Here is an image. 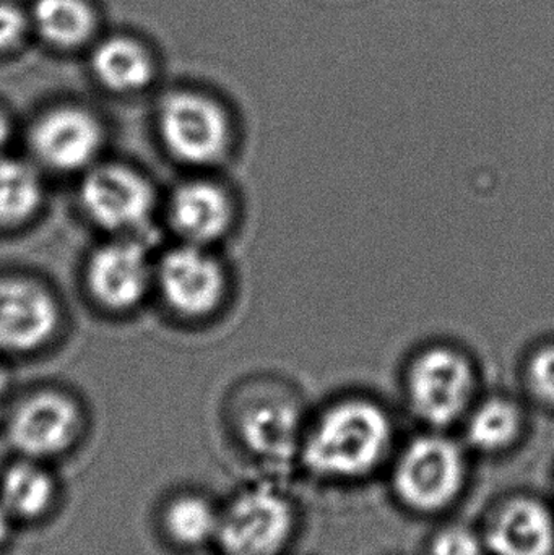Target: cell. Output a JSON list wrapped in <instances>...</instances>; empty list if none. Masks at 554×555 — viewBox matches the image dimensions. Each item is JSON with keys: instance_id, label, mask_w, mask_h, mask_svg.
<instances>
[{"instance_id": "cell-1", "label": "cell", "mask_w": 554, "mask_h": 555, "mask_svg": "<svg viewBox=\"0 0 554 555\" xmlns=\"http://www.w3.org/2000/svg\"><path fill=\"white\" fill-rule=\"evenodd\" d=\"M396 450V420L386 403L345 393L308 417L298 463L322 481L350 485L389 466Z\"/></svg>"}, {"instance_id": "cell-2", "label": "cell", "mask_w": 554, "mask_h": 555, "mask_svg": "<svg viewBox=\"0 0 554 555\" xmlns=\"http://www.w3.org/2000/svg\"><path fill=\"white\" fill-rule=\"evenodd\" d=\"M402 395L412 416L426 429L461 426L480 397V369L474 356L451 341L416 348L402 369Z\"/></svg>"}, {"instance_id": "cell-3", "label": "cell", "mask_w": 554, "mask_h": 555, "mask_svg": "<svg viewBox=\"0 0 554 555\" xmlns=\"http://www.w3.org/2000/svg\"><path fill=\"white\" fill-rule=\"evenodd\" d=\"M471 452L448 430L426 429L396 450L390 462V488L405 511L445 514L454 507L471 478Z\"/></svg>"}, {"instance_id": "cell-4", "label": "cell", "mask_w": 554, "mask_h": 555, "mask_svg": "<svg viewBox=\"0 0 554 555\" xmlns=\"http://www.w3.org/2000/svg\"><path fill=\"white\" fill-rule=\"evenodd\" d=\"M308 417L292 385L279 377H260L241 391L234 429L253 459L279 469L298 462Z\"/></svg>"}, {"instance_id": "cell-5", "label": "cell", "mask_w": 554, "mask_h": 555, "mask_svg": "<svg viewBox=\"0 0 554 555\" xmlns=\"http://www.w3.org/2000/svg\"><path fill=\"white\" fill-rule=\"evenodd\" d=\"M299 512L273 481L246 486L220 511L217 541L224 555H283L295 541Z\"/></svg>"}, {"instance_id": "cell-6", "label": "cell", "mask_w": 554, "mask_h": 555, "mask_svg": "<svg viewBox=\"0 0 554 555\" xmlns=\"http://www.w3.org/2000/svg\"><path fill=\"white\" fill-rule=\"evenodd\" d=\"M159 137L168 152L185 165L214 166L228 158L234 145L230 111L201 91H176L158 111Z\"/></svg>"}, {"instance_id": "cell-7", "label": "cell", "mask_w": 554, "mask_h": 555, "mask_svg": "<svg viewBox=\"0 0 554 555\" xmlns=\"http://www.w3.org/2000/svg\"><path fill=\"white\" fill-rule=\"evenodd\" d=\"M155 201L149 179L129 166H91L81 182L85 214L114 236H137L152 220Z\"/></svg>"}, {"instance_id": "cell-8", "label": "cell", "mask_w": 554, "mask_h": 555, "mask_svg": "<svg viewBox=\"0 0 554 555\" xmlns=\"http://www.w3.org/2000/svg\"><path fill=\"white\" fill-rule=\"evenodd\" d=\"M155 283L169 307L188 319L217 312L230 291V276L211 247L182 243L155 266Z\"/></svg>"}, {"instance_id": "cell-9", "label": "cell", "mask_w": 554, "mask_h": 555, "mask_svg": "<svg viewBox=\"0 0 554 555\" xmlns=\"http://www.w3.org/2000/svg\"><path fill=\"white\" fill-rule=\"evenodd\" d=\"M83 427L80 408L59 391L26 398L10 416L7 436L22 459H55L68 452Z\"/></svg>"}, {"instance_id": "cell-10", "label": "cell", "mask_w": 554, "mask_h": 555, "mask_svg": "<svg viewBox=\"0 0 554 555\" xmlns=\"http://www.w3.org/2000/svg\"><path fill=\"white\" fill-rule=\"evenodd\" d=\"M155 283V266L142 241L116 236L91 254L87 284L91 296L106 309H133Z\"/></svg>"}, {"instance_id": "cell-11", "label": "cell", "mask_w": 554, "mask_h": 555, "mask_svg": "<svg viewBox=\"0 0 554 555\" xmlns=\"http://www.w3.org/2000/svg\"><path fill=\"white\" fill-rule=\"evenodd\" d=\"M103 140L100 120L75 106L48 111L29 133L36 159L59 172L88 171L100 155Z\"/></svg>"}, {"instance_id": "cell-12", "label": "cell", "mask_w": 554, "mask_h": 555, "mask_svg": "<svg viewBox=\"0 0 554 555\" xmlns=\"http://www.w3.org/2000/svg\"><path fill=\"white\" fill-rule=\"evenodd\" d=\"M61 322L54 296L36 281L0 278V349L31 352L54 336Z\"/></svg>"}, {"instance_id": "cell-13", "label": "cell", "mask_w": 554, "mask_h": 555, "mask_svg": "<svg viewBox=\"0 0 554 555\" xmlns=\"http://www.w3.org/2000/svg\"><path fill=\"white\" fill-rule=\"evenodd\" d=\"M481 531L490 555H554V508L539 495L504 499Z\"/></svg>"}, {"instance_id": "cell-14", "label": "cell", "mask_w": 554, "mask_h": 555, "mask_svg": "<svg viewBox=\"0 0 554 555\" xmlns=\"http://www.w3.org/2000/svg\"><path fill=\"white\" fill-rule=\"evenodd\" d=\"M169 220L182 243L211 247L233 231L236 198L214 179L182 182L169 201Z\"/></svg>"}, {"instance_id": "cell-15", "label": "cell", "mask_w": 554, "mask_h": 555, "mask_svg": "<svg viewBox=\"0 0 554 555\" xmlns=\"http://www.w3.org/2000/svg\"><path fill=\"white\" fill-rule=\"evenodd\" d=\"M529 416L519 398L481 393L462 421V442L468 452L500 456L513 452L526 437Z\"/></svg>"}, {"instance_id": "cell-16", "label": "cell", "mask_w": 554, "mask_h": 555, "mask_svg": "<svg viewBox=\"0 0 554 555\" xmlns=\"http://www.w3.org/2000/svg\"><path fill=\"white\" fill-rule=\"evenodd\" d=\"M57 492L54 476L38 460H18L0 478V504L15 521H35L48 515Z\"/></svg>"}, {"instance_id": "cell-17", "label": "cell", "mask_w": 554, "mask_h": 555, "mask_svg": "<svg viewBox=\"0 0 554 555\" xmlns=\"http://www.w3.org/2000/svg\"><path fill=\"white\" fill-rule=\"evenodd\" d=\"M91 70L114 93H137L153 80V61L146 49L130 38H107L91 55Z\"/></svg>"}, {"instance_id": "cell-18", "label": "cell", "mask_w": 554, "mask_h": 555, "mask_svg": "<svg viewBox=\"0 0 554 555\" xmlns=\"http://www.w3.org/2000/svg\"><path fill=\"white\" fill-rule=\"evenodd\" d=\"M220 511L205 495L184 492L166 504L162 515L163 530L176 546L198 550L217 541Z\"/></svg>"}, {"instance_id": "cell-19", "label": "cell", "mask_w": 554, "mask_h": 555, "mask_svg": "<svg viewBox=\"0 0 554 555\" xmlns=\"http://www.w3.org/2000/svg\"><path fill=\"white\" fill-rule=\"evenodd\" d=\"M31 28L55 48L83 44L94 29V13L85 0H36Z\"/></svg>"}, {"instance_id": "cell-20", "label": "cell", "mask_w": 554, "mask_h": 555, "mask_svg": "<svg viewBox=\"0 0 554 555\" xmlns=\"http://www.w3.org/2000/svg\"><path fill=\"white\" fill-rule=\"evenodd\" d=\"M44 201L38 169L29 163L0 156V227H20L31 220Z\"/></svg>"}, {"instance_id": "cell-21", "label": "cell", "mask_w": 554, "mask_h": 555, "mask_svg": "<svg viewBox=\"0 0 554 555\" xmlns=\"http://www.w3.org/2000/svg\"><path fill=\"white\" fill-rule=\"evenodd\" d=\"M523 384L537 404L554 411V341L536 346L526 356Z\"/></svg>"}, {"instance_id": "cell-22", "label": "cell", "mask_w": 554, "mask_h": 555, "mask_svg": "<svg viewBox=\"0 0 554 555\" xmlns=\"http://www.w3.org/2000/svg\"><path fill=\"white\" fill-rule=\"evenodd\" d=\"M426 555H490L484 531L464 524L445 525L428 541Z\"/></svg>"}, {"instance_id": "cell-23", "label": "cell", "mask_w": 554, "mask_h": 555, "mask_svg": "<svg viewBox=\"0 0 554 555\" xmlns=\"http://www.w3.org/2000/svg\"><path fill=\"white\" fill-rule=\"evenodd\" d=\"M31 29L29 13L12 3L0 2V52L18 48Z\"/></svg>"}, {"instance_id": "cell-24", "label": "cell", "mask_w": 554, "mask_h": 555, "mask_svg": "<svg viewBox=\"0 0 554 555\" xmlns=\"http://www.w3.org/2000/svg\"><path fill=\"white\" fill-rule=\"evenodd\" d=\"M13 524H15V518L0 504V546H2V544L9 540L10 534H12Z\"/></svg>"}, {"instance_id": "cell-25", "label": "cell", "mask_w": 554, "mask_h": 555, "mask_svg": "<svg viewBox=\"0 0 554 555\" xmlns=\"http://www.w3.org/2000/svg\"><path fill=\"white\" fill-rule=\"evenodd\" d=\"M10 122L7 119L5 114L0 111V152H2L3 146L7 145L10 139Z\"/></svg>"}, {"instance_id": "cell-26", "label": "cell", "mask_w": 554, "mask_h": 555, "mask_svg": "<svg viewBox=\"0 0 554 555\" xmlns=\"http://www.w3.org/2000/svg\"><path fill=\"white\" fill-rule=\"evenodd\" d=\"M9 384H10L9 372H7V369L3 367L2 364H0V397H2L3 393H5L7 388H9Z\"/></svg>"}]
</instances>
